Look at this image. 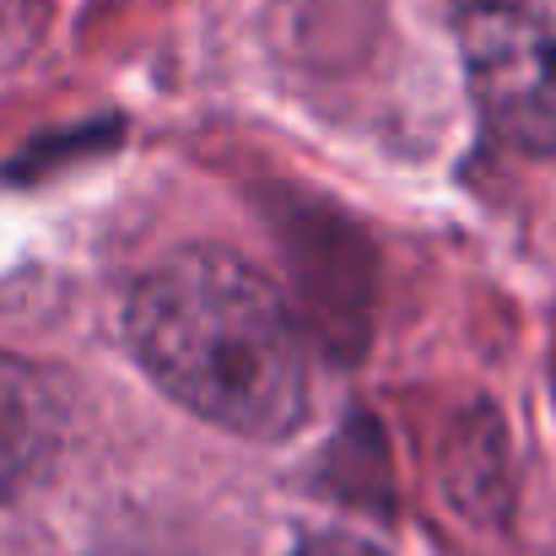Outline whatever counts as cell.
Returning a JSON list of instances; mask_svg holds the SVG:
<instances>
[{"label":"cell","mask_w":556,"mask_h":556,"mask_svg":"<svg viewBox=\"0 0 556 556\" xmlns=\"http://www.w3.org/2000/svg\"><path fill=\"white\" fill-rule=\"evenodd\" d=\"M147 378L200 421L276 443L308 416V346L287 298L238 254L189 243L157 260L125 303Z\"/></svg>","instance_id":"1"},{"label":"cell","mask_w":556,"mask_h":556,"mask_svg":"<svg viewBox=\"0 0 556 556\" xmlns=\"http://www.w3.org/2000/svg\"><path fill=\"white\" fill-rule=\"evenodd\" d=\"M481 119L519 152H556V0H459Z\"/></svg>","instance_id":"2"},{"label":"cell","mask_w":556,"mask_h":556,"mask_svg":"<svg viewBox=\"0 0 556 556\" xmlns=\"http://www.w3.org/2000/svg\"><path fill=\"white\" fill-rule=\"evenodd\" d=\"M60 443V405L43 372L0 352V503H11L54 454Z\"/></svg>","instance_id":"3"},{"label":"cell","mask_w":556,"mask_h":556,"mask_svg":"<svg viewBox=\"0 0 556 556\" xmlns=\"http://www.w3.org/2000/svg\"><path fill=\"white\" fill-rule=\"evenodd\" d=\"M292 556H383V552L368 546V541H357V535H314V541H303Z\"/></svg>","instance_id":"4"}]
</instances>
